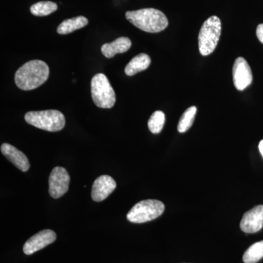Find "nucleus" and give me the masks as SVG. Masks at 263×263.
Masks as SVG:
<instances>
[{"label":"nucleus","mask_w":263,"mask_h":263,"mask_svg":"<svg viewBox=\"0 0 263 263\" xmlns=\"http://www.w3.org/2000/svg\"><path fill=\"white\" fill-rule=\"evenodd\" d=\"M49 67L41 60H32L22 65L15 72V83L19 89L29 91L39 87L48 80Z\"/></svg>","instance_id":"f257e3e1"},{"label":"nucleus","mask_w":263,"mask_h":263,"mask_svg":"<svg viewBox=\"0 0 263 263\" xmlns=\"http://www.w3.org/2000/svg\"><path fill=\"white\" fill-rule=\"evenodd\" d=\"M125 16L131 24L146 32H160L168 26V20L166 15L155 8L128 11Z\"/></svg>","instance_id":"f03ea898"},{"label":"nucleus","mask_w":263,"mask_h":263,"mask_svg":"<svg viewBox=\"0 0 263 263\" xmlns=\"http://www.w3.org/2000/svg\"><path fill=\"white\" fill-rule=\"evenodd\" d=\"M24 119L29 124L48 132L60 131L65 126V116L57 110L28 112Z\"/></svg>","instance_id":"7ed1b4c3"},{"label":"nucleus","mask_w":263,"mask_h":263,"mask_svg":"<svg viewBox=\"0 0 263 263\" xmlns=\"http://www.w3.org/2000/svg\"><path fill=\"white\" fill-rule=\"evenodd\" d=\"M220 19L213 15L204 22L198 36L199 51L202 56H208L215 50L221 36Z\"/></svg>","instance_id":"20e7f679"},{"label":"nucleus","mask_w":263,"mask_h":263,"mask_svg":"<svg viewBox=\"0 0 263 263\" xmlns=\"http://www.w3.org/2000/svg\"><path fill=\"white\" fill-rule=\"evenodd\" d=\"M91 91L93 101L99 108H111L116 103L115 91L103 73L96 74L91 79Z\"/></svg>","instance_id":"39448f33"},{"label":"nucleus","mask_w":263,"mask_h":263,"mask_svg":"<svg viewBox=\"0 0 263 263\" xmlns=\"http://www.w3.org/2000/svg\"><path fill=\"white\" fill-rule=\"evenodd\" d=\"M163 202L157 200H146L138 202L128 212V221L132 223L147 222L157 219L163 214Z\"/></svg>","instance_id":"423d86ee"},{"label":"nucleus","mask_w":263,"mask_h":263,"mask_svg":"<svg viewBox=\"0 0 263 263\" xmlns=\"http://www.w3.org/2000/svg\"><path fill=\"white\" fill-rule=\"evenodd\" d=\"M70 177L67 170L62 167H56L52 170L48 179L50 195L53 198H60L69 190Z\"/></svg>","instance_id":"0eeeda50"},{"label":"nucleus","mask_w":263,"mask_h":263,"mask_svg":"<svg viewBox=\"0 0 263 263\" xmlns=\"http://www.w3.org/2000/svg\"><path fill=\"white\" fill-rule=\"evenodd\" d=\"M57 239V234L51 230H44L33 235L24 243V253L30 255L53 243Z\"/></svg>","instance_id":"6e6552de"},{"label":"nucleus","mask_w":263,"mask_h":263,"mask_svg":"<svg viewBox=\"0 0 263 263\" xmlns=\"http://www.w3.org/2000/svg\"><path fill=\"white\" fill-rule=\"evenodd\" d=\"M233 77L235 88L239 91H243L252 84V70L248 62L243 57H238L235 60L233 68Z\"/></svg>","instance_id":"1a4fd4ad"},{"label":"nucleus","mask_w":263,"mask_h":263,"mask_svg":"<svg viewBox=\"0 0 263 263\" xmlns=\"http://www.w3.org/2000/svg\"><path fill=\"white\" fill-rule=\"evenodd\" d=\"M263 227V205H259L245 213L240 221V228L246 233H254Z\"/></svg>","instance_id":"9d476101"},{"label":"nucleus","mask_w":263,"mask_h":263,"mask_svg":"<svg viewBox=\"0 0 263 263\" xmlns=\"http://www.w3.org/2000/svg\"><path fill=\"white\" fill-rule=\"evenodd\" d=\"M117 187V183L113 178L108 175L100 176L95 180L91 190V197L95 202L105 200Z\"/></svg>","instance_id":"9b49d317"},{"label":"nucleus","mask_w":263,"mask_h":263,"mask_svg":"<svg viewBox=\"0 0 263 263\" xmlns=\"http://www.w3.org/2000/svg\"><path fill=\"white\" fill-rule=\"evenodd\" d=\"M1 152L10 162L14 164L15 167L20 171L27 172L30 167V163H29L27 156L9 143H3L2 145Z\"/></svg>","instance_id":"f8f14e48"},{"label":"nucleus","mask_w":263,"mask_h":263,"mask_svg":"<svg viewBox=\"0 0 263 263\" xmlns=\"http://www.w3.org/2000/svg\"><path fill=\"white\" fill-rule=\"evenodd\" d=\"M132 42L127 37L117 38L114 42L105 43L101 47V51L106 58H112L117 53L127 52L131 48Z\"/></svg>","instance_id":"ddd939ff"},{"label":"nucleus","mask_w":263,"mask_h":263,"mask_svg":"<svg viewBox=\"0 0 263 263\" xmlns=\"http://www.w3.org/2000/svg\"><path fill=\"white\" fill-rule=\"evenodd\" d=\"M151 58L146 53H140L134 58L132 59L124 69V72L128 76H133L146 70L149 67Z\"/></svg>","instance_id":"4468645a"},{"label":"nucleus","mask_w":263,"mask_h":263,"mask_svg":"<svg viewBox=\"0 0 263 263\" xmlns=\"http://www.w3.org/2000/svg\"><path fill=\"white\" fill-rule=\"evenodd\" d=\"M89 23L88 19L84 16L66 19L59 25L57 32L60 34H67L86 27Z\"/></svg>","instance_id":"2eb2a0df"},{"label":"nucleus","mask_w":263,"mask_h":263,"mask_svg":"<svg viewBox=\"0 0 263 263\" xmlns=\"http://www.w3.org/2000/svg\"><path fill=\"white\" fill-rule=\"evenodd\" d=\"M57 8L58 7L56 3L50 1H43L32 5L30 11L35 16H46L56 11Z\"/></svg>","instance_id":"dca6fc26"},{"label":"nucleus","mask_w":263,"mask_h":263,"mask_svg":"<svg viewBox=\"0 0 263 263\" xmlns=\"http://www.w3.org/2000/svg\"><path fill=\"white\" fill-rule=\"evenodd\" d=\"M263 257V240L251 246L243 256L245 263H256Z\"/></svg>","instance_id":"f3484780"},{"label":"nucleus","mask_w":263,"mask_h":263,"mask_svg":"<svg viewBox=\"0 0 263 263\" xmlns=\"http://www.w3.org/2000/svg\"><path fill=\"white\" fill-rule=\"evenodd\" d=\"M196 113L197 108L195 106L190 107L185 110L178 124V131L179 133H185L193 126Z\"/></svg>","instance_id":"a211bd4d"},{"label":"nucleus","mask_w":263,"mask_h":263,"mask_svg":"<svg viewBox=\"0 0 263 263\" xmlns=\"http://www.w3.org/2000/svg\"><path fill=\"white\" fill-rule=\"evenodd\" d=\"M165 116L162 111L157 110L152 114L148 122V127L153 134H158L163 129Z\"/></svg>","instance_id":"6ab92c4d"},{"label":"nucleus","mask_w":263,"mask_h":263,"mask_svg":"<svg viewBox=\"0 0 263 263\" xmlns=\"http://www.w3.org/2000/svg\"><path fill=\"white\" fill-rule=\"evenodd\" d=\"M257 37L263 44V24H259L257 28Z\"/></svg>","instance_id":"aec40b11"},{"label":"nucleus","mask_w":263,"mask_h":263,"mask_svg":"<svg viewBox=\"0 0 263 263\" xmlns=\"http://www.w3.org/2000/svg\"><path fill=\"white\" fill-rule=\"evenodd\" d=\"M259 152H260L261 155H262L263 157V140L260 141V143H259Z\"/></svg>","instance_id":"412c9836"}]
</instances>
